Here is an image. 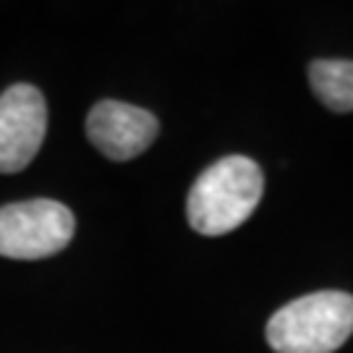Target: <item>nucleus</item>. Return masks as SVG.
Listing matches in <instances>:
<instances>
[{
    "label": "nucleus",
    "mask_w": 353,
    "mask_h": 353,
    "mask_svg": "<svg viewBox=\"0 0 353 353\" xmlns=\"http://www.w3.org/2000/svg\"><path fill=\"white\" fill-rule=\"evenodd\" d=\"M265 191L262 168L252 157L230 154L194 181L186 199L189 225L202 236H225L243 225Z\"/></svg>",
    "instance_id": "nucleus-1"
},
{
    "label": "nucleus",
    "mask_w": 353,
    "mask_h": 353,
    "mask_svg": "<svg viewBox=\"0 0 353 353\" xmlns=\"http://www.w3.org/2000/svg\"><path fill=\"white\" fill-rule=\"evenodd\" d=\"M353 335V296L319 290L285 303L267 322L275 353H335Z\"/></svg>",
    "instance_id": "nucleus-2"
},
{
    "label": "nucleus",
    "mask_w": 353,
    "mask_h": 353,
    "mask_svg": "<svg viewBox=\"0 0 353 353\" xmlns=\"http://www.w3.org/2000/svg\"><path fill=\"white\" fill-rule=\"evenodd\" d=\"M76 230L74 212L52 199H32L0 207V256L45 259L63 252Z\"/></svg>",
    "instance_id": "nucleus-3"
},
{
    "label": "nucleus",
    "mask_w": 353,
    "mask_h": 353,
    "mask_svg": "<svg viewBox=\"0 0 353 353\" xmlns=\"http://www.w3.org/2000/svg\"><path fill=\"white\" fill-rule=\"evenodd\" d=\"M48 131V105L37 87L13 84L0 94V173H19L37 157Z\"/></svg>",
    "instance_id": "nucleus-4"
},
{
    "label": "nucleus",
    "mask_w": 353,
    "mask_h": 353,
    "mask_svg": "<svg viewBox=\"0 0 353 353\" xmlns=\"http://www.w3.org/2000/svg\"><path fill=\"white\" fill-rule=\"evenodd\" d=\"M160 134L157 118L137 105L118 100L97 102L87 115V137L97 150L115 163L139 157Z\"/></svg>",
    "instance_id": "nucleus-5"
},
{
    "label": "nucleus",
    "mask_w": 353,
    "mask_h": 353,
    "mask_svg": "<svg viewBox=\"0 0 353 353\" xmlns=\"http://www.w3.org/2000/svg\"><path fill=\"white\" fill-rule=\"evenodd\" d=\"M309 84L332 113H353V61H314Z\"/></svg>",
    "instance_id": "nucleus-6"
}]
</instances>
